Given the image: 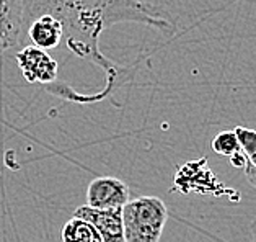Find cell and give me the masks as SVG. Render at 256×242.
<instances>
[{
  "label": "cell",
  "mask_w": 256,
  "mask_h": 242,
  "mask_svg": "<svg viewBox=\"0 0 256 242\" xmlns=\"http://www.w3.org/2000/svg\"><path fill=\"white\" fill-rule=\"evenodd\" d=\"M23 28L42 15L58 18L64 30L66 46L80 59L90 61L106 74V87L88 102L113 97L134 77V69L110 61L100 49V36L118 23H139L170 32L172 23L152 4L140 0H22Z\"/></svg>",
  "instance_id": "cell-1"
},
{
  "label": "cell",
  "mask_w": 256,
  "mask_h": 242,
  "mask_svg": "<svg viewBox=\"0 0 256 242\" xmlns=\"http://www.w3.org/2000/svg\"><path fill=\"white\" fill-rule=\"evenodd\" d=\"M126 242H160L168 219V208L158 196H139L121 209Z\"/></svg>",
  "instance_id": "cell-2"
},
{
  "label": "cell",
  "mask_w": 256,
  "mask_h": 242,
  "mask_svg": "<svg viewBox=\"0 0 256 242\" xmlns=\"http://www.w3.org/2000/svg\"><path fill=\"white\" fill-rule=\"evenodd\" d=\"M15 59L22 77L28 84L51 85L58 79L59 63L48 51H42L33 45H26L18 49Z\"/></svg>",
  "instance_id": "cell-3"
},
{
  "label": "cell",
  "mask_w": 256,
  "mask_h": 242,
  "mask_svg": "<svg viewBox=\"0 0 256 242\" xmlns=\"http://www.w3.org/2000/svg\"><path fill=\"white\" fill-rule=\"evenodd\" d=\"M129 187L122 180L110 175L96 177L88 183L85 204L93 209H116L122 208L130 200Z\"/></svg>",
  "instance_id": "cell-4"
},
{
  "label": "cell",
  "mask_w": 256,
  "mask_h": 242,
  "mask_svg": "<svg viewBox=\"0 0 256 242\" xmlns=\"http://www.w3.org/2000/svg\"><path fill=\"white\" fill-rule=\"evenodd\" d=\"M22 0H0V56L24 45Z\"/></svg>",
  "instance_id": "cell-5"
},
{
  "label": "cell",
  "mask_w": 256,
  "mask_h": 242,
  "mask_svg": "<svg viewBox=\"0 0 256 242\" xmlns=\"http://www.w3.org/2000/svg\"><path fill=\"white\" fill-rule=\"evenodd\" d=\"M122 208L116 209H93L86 204L78 206L74 211V216L80 219L88 221L98 234L102 235L103 242H126L124 239V227H122Z\"/></svg>",
  "instance_id": "cell-6"
},
{
  "label": "cell",
  "mask_w": 256,
  "mask_h": 242,
  "mask_svg": "<svg viewBox=\"0 0 256 242\" xmlns=\"http://www.w3.org/2000/svg\"><path fill=\"white\" fill-rule=\"evenodd\" d=\"M26 38L33 43V46L49 51L59 48L64 41V30L58 18L51 15H42L33 20L26 28Z\"/></svg>",
  "instance_id": "cell-7"
},
{
  "label": "cell",
  "mask_w": 256,
  "mask_h": 242,
  "mask_svg": "<svg viewBox=\"0 0 256 242\" xmlns=\"http://www.w3.org/2000/svg\"><path fill=\"white\" fill-rule=\"evenodd\" d=\"M62 242H103L102 235L88 221L72 216L60 229Z\"/></svg>",
  "instance_id": "cell-8"
},
{
  "label": "cell",
  "mask_w": 256,
  "mask_h": 242,
  "mask_svg": "<svg viewBox=\"0 0 256 242\" xmlns=\"http://www.w3.org/2000/svg\"><path fill=\"white\" fill-rule=\"evenodd\" d=\"M234 133L236 136V141H238L242 156L245 157V167L256 169V129L246 126H236Z\"/></svg>",
  "instance_id": "cell-9"
},
{
  "label": "cell",
  "mask_w": 256,
  "mask_h": 242,
  "mask_svg": "<svg viewBox=\"0 0 256 242\" xmlns=\"http://www.w3.org/2000/svg\"><path fill=\"white\" fill-rule=\"evenodd\" d=\"M210 147L218 156H226L228 159L235 156L236 152H240L238 141H236L234 129L232 131H220L218 134H216L210 142Z\"/></svg>",
  "instance_id": "cell-10"
},
{
  "label": "cell",
  "mask_w": 256,
  "mask_h": 242,
  "mask_svg": "<svg viewBox=\"0 0 256 242\" xmlns=\"http://www.w3.org/2000/svg\"><path fill=\"white\" fill-rule=\"evenodd\" d=\"M243 173H245L248 183L256 188V169H252V167H245V169H243Z\"/></svg>",
  "instance_id": "cell-11"
},
{
  "label": "cell",
  "mask_w": 256,
  "mask_h": 242,
  "mask_svg": "<svg viewBox=\"0 0 256 242\" xmlns=\"http://www.w3.org/2000/svg\"><path fill=\"white\" fill-rule=\"evenodd\" d=\"M252 242H256V218L252 222Z\"/></svg>",
  "instance_id": "cell-12"
}]
</instances>
